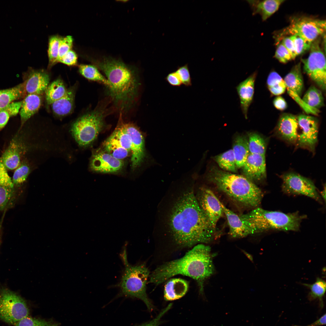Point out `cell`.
I'll return each instance as SVG.
<instances>
[{
    "mask_svg": "<svg viewBox=\"0 0 326 326\" xmlns=\"http://www.w3.org/2000/svg\"><path fill=\"white\" fill-rule=\"evenodd\" d=\"M308 57L302 59L304 71L322 90L326 89V59L318 41L312 43Z\"/></svg>",
    "mask_w": 326,
    "mask_h": 326,
    "instance_id": "obj_10",
    "label": "cell"
},
{
    "mask_svg": "<svg viewBox=\"0 0 326 326\" xmlns=\"http://www.w3.org/2000/svg\"><path fill=\"white\" fill-rule=\"evenodd\" d=\"M78 68L80 73L87 79L101 83L104 85L107 89L110 87V84L106 78L94 65L81 64Z\"/></svg>",
    "mask_w": 326,
    "mask_h": 326,
    "instance_id": "obj_30",
    "label": "cell"
},
{
    "mask_svg": "<svg viewBox=\"0 0 326 326\" xmlns=\"http://www.w3.org/2000/svg\"><path fill=\"white\" fill-rule=\"evenodd\" d=\"M287 90L288 94L299 104L306 113H311V114L315 115H317L318 114L319 112V110L311 107L300 98V96L292 91L289 90Z\"/></svg>",
    "mask_w": 326,
    "mask_h": 326,
    "instance_id": "obj_47",
    "label": "cell"
},
{
    "mask_svg": "<svg viewBox=\"0 0 326 326\" xmlns=\"http://www.w3.org/2000/svg\"><path fill=\"white\" fill-rule=\"evenodd\" d=\"M273 104L275 107L280 110H283L287 107V104L285 100L280 96L276 97L273 101Z\"/></svg>",
    "mask_w": 326,
    "mask_h": 326,
    "instance_id": "obj_52",
    "label": "cell"
},
{
    "mask_svg": "<svg viewBox=\"0 0 326 326\" xmlns=\"http://www.w3.org/2000/svg\"><path fill=\"white\" fill-rule=\"evenodd\" d=\"M286 89L300 96L304 88L301 63L295 65L284 79Z\"/></svg>",
    "mask_w": 326,
    "mask_h": 326,
    "instance_id": "obj_27",
    "label": "cell"
},
{
    "mask_svg": "<svg viewBox=\"0 0 326 326\" xmlns=\"http://www.w3.org/2000/svg\"><path fill=\"white\" fill-rule=\"evenodd\" d=\"M214 159L221 170L231 173L237 172L238 168L232 149L216 156Z\"/></svg>",
    "mask_w": 326,
    "mask_h": 326,
    "instance_id": "obj_32",
    "label": "cell"
},
{
    "mask_svg": "<svg viewBox=\"0 0 326 326\" xmlns=\"http://www.w3.org/2000/svg\"><path fill=\"white\" fill-rule=\"evenodd\" d=\"M297 119L301 130L297 140L299 145L313 151L318 141V119L314 117L305 114L299 115Z\"/></svg>",
    "mask_w": 326,
    "mask_h": 326,
    "instance_id": "obj_13",
    "label": "cell"
},
{
    "mask_svg": "<svg viewBox=\"0 0 326 326\" xmlns=\"http://www.w3.org/2000/svg\"><path fill=\"white\" fill-rule=\"evenodd\" d=\"M326 314L323 315L319 319L312 324L305 325H294V326H320L326 324Z\"/></svg>",
    "mask_w": 326,
    "mask_h": 326,
    "instance_id": "obj_53",
    "label": "cell"
},
{
    "mask_svg": "<svg viewBox=\"0 0 326 326\" xmlns=\"http://www.w3.org/2000/svg\"><path fill=\"white\" fill-rule=\"evenodd\" d=\"M229 227V234L232 238H242L254 234L251 229L242 220L239 215L227 208L220 202Z\"/></svg>",
    "mask_w": 326,
    "mask_h": 326,
    "instance_id": "obj_21",
    "label": "cell"
},
{
    "mask_svg": "<svg viewBox=\"0 0 326 326\" xmlns=\"http://www.w3.org/2000/svg\"><path fill=\"white\" fill-rule=\"evenodd\" d=\"M311 108L318 109L324 105L323 97L321 91L314 86L310 87L302 99Z\"/></svg>",
    "mask_w": 326,
    "mask_h": 326,
    "instance_id": "obj_34",
    "label": "cell"
},
{
    "mask_svg": "<svg viewBox=\"0 0 326 326\" xmlns=\"http://www.w3.org/2000/svg\"><path fill=\"white\" fill-rule=\"evenodd\" d=\"M24 145L22 140L18 137L14 138L11 141L0 158L6 169L13 170L20 165L22 157L25 150Z\"/></svg>",
    "mask_w": 326,
    "mask_h": 326,
    "instance_id": "obj_17",
    "label": "cell"
},
{
    "mask_svg": "<svg viewBox=\"0 0 326 326\" xmlns=\"http://www.w3.org/2000/svg\"><path fill=\"white\" fill-rule=\"evenodd\" d=\"M275 57L280 62L283 63H286L292 59L289 52L281 43L277 46Z\"/></svg>",
    "mask_w": 326,
    "mask_h": 326,
    "instance_id": "obj_46",
    "label": "cell"
},
{
    "mask_svg": "<svg viewBox=\"0 0 326 326\" xmlns=\"http://www.w3.org/2000/svg\"><path fill=\"white\" fill-rule=\"evenodd\" d=\"M126 250L124 248L121 255L124 268L117 285L120 295L141 300L149 311L151 312L154 307L146 292L149 271L145 264H130L128 261Z\"/></svg>",
    "mask_w": 326,
    "mask_h": 326,
    "instance_id": "obj_7",
    "label": "cell"
},
{
    "mask_svg": "<svg viewBox=\"0 0 326 326\" xmlns=\"http://www.w3.org/2000/svg\"><path fill=\"white\" fill-rule=\"evenodd\" d=\"M282 190L289 195H302L322 203L320 194L313 182L310 179L298 174L289 173L281 177Z\"/></svg>",
    "mask_w": 326,
    "mask_h": 326,
    "instance_id": "obj_11",
    "label": "cell"
},
{
    "mask_svg": "<svg viewBox=\"0 0 326 326\" xmlns=\"http://www.w3.org/2000/svg\"><path fill=\"white\" fill-rule=\"evenodd\" d=\"M175 72L180 79L182 84L187 87L192 85L191 78L187 64L179 67Z\"/></svg>",
    "mask_w": 326,
    "mask_h": 326,
    "instance_id": "obj_45",
    "label": "cell"
},
{
    "mask_svg": "<svg viewBox=\"0 0 326 326\" xmlns=\"http://www.w3.org/2000/svg\"><path fill=\"white\" fill-rule=\"evenodd\" d=\"M77 56L75 51L70 50L58 61L60 62L69 66L76 65L77 62Z\"/></svg>",
    "mask_w": 326,
    "mask_h": 326,
    "instance_id": "obj_48",
    "label": "cell"
},
{
    "mask_svg": "<svg viewBox=\"0 0 326 326\" xmlns=\"http://www.w3.org/2000/svg\"><path fill=\"white\" fill-rule=\"evenodd\" d=\"M283 0L248 1L253 11V14H259L263 21L266 20L278 9Z\"/></svg>",
    "mask_w": 326,
    "mask_h": 326,
    "instance_id": "obj_24",
    "label": "cell"
},
{
    "mask_svg": "<svg viewBox=\"0 0 326 326\" xmlns=\"http://www.w3.org/2000/svg\"><path fill=\"white\" fill-rule=\"evenodd\" d=\"M293 40L297 56L308 50L311 47L310 43L297 35H290Z\"/></svg>",
    "mask_w": 326,
    "mask_h": 326,
    "instance_id": "obj_43",
    "label": "cell"
},
{
    "mask_svg": "<svg viewBox=\"0 0 326 326\" xmlns=\"http://www.w3.org/2000/svg\"><path fill=\"white\" fill-rule=\"evenodd\" d=\"M123 124L130 137L131 165L132 168L134 169L140 165L145 157L144 137L139 130L133 124L123 122Z\"/></svg>",
    "mask_w": 326,
    "mask_h": 326,
    "instance_id": "obj_14",
    "label": "cell"
},
{
    "mask_svg": "<svg viewBox=\"0 0 326 326\" xmlns=\"http://www.w3.org/2000/svg\"><path fill=\"white\" fill-rule=\"evenodd\" d=\"M29 310L25 301L8 289L0 288V319L15 325L29 316Z\"/></svg>",
    "mask_w": 326,
    "mask_h": 326,
    "instance_id": "obj_8",
    "label": "cell"
},
{
    "mask_svg": "<svg viewBox=\"0 0 326 326\" xmlns=\"http://www.w3.org/2000/svg\"><path fill=\"white\" fill-rule=\"evenodd\" d=\"M41 94H28L22 101L19 111L21 128L25 123L38 110L41 105Z\"/></svg>",
    "mask_w": 326,
    "mask_h": 326,
    "instance_id": "obj_23",
    "label": "cell"
},
{
    "mask_svg": "<svg viewBox=\"0 0 326 326\" xmlns=\"http://www.w3.org/2000/svg\"><path fill=\"white\" fill-rule=\"evenodd\" d=\"M281 42L286 48L290 54L292 59H294L297 56L295 51L293 40L291 36L283 38Z\"/></svg>",
    "mask_w": 326,
    "mask_h": 326,
    "instance_id": "obj_50",
    "label": "cell"
},
{
    "mask_svg": "<svg viewBox=\"0 0 326 326\" xmlns=\"http://www.w3.org/2000/svg\"><path fill=\"white\" fill-rule=\"evenodd\" d=\"M243 222L252 230L254 234L270 231H297L305 215L296 211L285 213L269 211L258 207L239 215Z\"/></svg>",
    "mask_w": 326,
    "mask_h": 326,
    "instance_id": "obj_5",
    "label": "cell"
},
{
    "mask_svg": "<svg viewBox=\"0 0 326 326\" xmlns=\"http://www.w3.org/2000/svg\"><path fill=\"white\" fill-rule=\"evenodd\" d=\"M158 215L161 229L178 248L208 243L215 237L216 229L200 207L192 187L169 192Z\"/></svg>",
    "mask_w": 326,
    "mask_h": 326,
    "instance_id": "obj_1",
    "label": "cell"
},
{
    "mask_svg": "<svg viewBox=\"0 0 326 326\" xmlns=\"http://www.w3.org/2000/svg\"><path fill=\"white\" fill-rule=\"evenodd\" d=\"M120 113L118 125L108 138L130 151L131 147L130 137L123 126L122 121V113L120 112Z\"/></svg>",
    "mask_w": 326,
    "mask_h": 326,
    "instance_id": "obj_33",
    "label": "cell"
},
{
    "mask_svg": "<svg viewBox=\"0 0 326 326\" xmlns=\"http://www.w3.org/2000/svg\"><path fill=\"white\" fill-rule=\"evenodd\" d=\"M67 89L62 80L57 79L49 85L45 91L46 102L51 104L66 93Z\"/></svg>",
    "mask_w": 326,
    "mask_h": 326,
    "instance_id": "obj_31",
    "label": "cell"
},
{
    "mask_svg": "<svg viewBox=\"0 0 326 326\" xmlns=\"http://www.w3.org/2000/svg\"><path fill=\"white\" fill-rule=\"evenodd\" d=\"M73 43V39L71 36L61 37L59 46L57 62L62 57L71 50Z\"/></svg>",
    "mask_w": 326,
    "mask_h": 326,
    "instance_id": "obj_44",
    "label": "cell"
},
{
    "mask_svg": "<svg viewBox=\"0 0 326 326\" xmlns=\"http://www.w3.org/2000/svg\"><path fill=\"white\" fill-rule=\"evenodd\" d=\"M195 195L200 207L216 229L218 222L224 213L220 201L207 188L201 187Z\"/></svg>",
    "mask_w": 326,
    "mask_h": 326,
    "instance_id": "obj_12",
    "label": "cell"
},
{
    "mask_svg": "<svg viewBox=\"0 0 326 326\" xmlns=\"http://www.w3.org/2000/svg\"><path fill=\"white\" fill-rule=\"evenodd\" d=\"M257 75V72H254L236 87L241 111L246 118H247L249 108L253 100Z\"/></svg>",
    "mask_w": 326,
    "mask_h": 326,
    "instance_id": "obj_18",
    "label": "cell"
},
{
    "mask_svg": "<svg viewBox=\"0 0 326 326\" xmlns=\"http://www.w3.org/2000/svg\"><path fill=\"white\" fill-rule=\"evenodd\" d=\"M248 142L250 153L265 155L266 142L260 135L256 133H251L248 135Z\"/></svg>",
    "mask_w": 326,
    "mask_h": 326,
    "instance_id": "obj_37",
    "label": "cell"
},
{
    "mask_svg": "<svg viewBox=\"0 0 326 326\" xmlns=\"http://www.w3.org/2000/svg\"><path fill=\"white\" fill-rule=\"evenodd\" d=\"M298 124L297 117L290 113L283 114L279 119L277 131L284 139L291 142H296L298 134Z\"/></svg>",
    "mask_w": 326,
    "mask_h": 326,
    "instance_id": "obj_22",
    "label": "cell"
},
{
    "mask_svg": "<svg viewBox=\"0 0 326 326\" xmlns=\"http://www.w3.org/2000/svg\"><path fill=\"white\" fill-rule=\"evenodd\" d=\"M244 176L253 181H260L266 177L265 155L249 153L242 168Z\"/></svg>",
    "mask_w": 326,
    "mask_h": 326,
    "instance_id": "obj_16",
    "label": "cell"
},
{
    "mask_svg": "<svg viewBox=\"0 0 326 326\" xmlns=\"http://www.w3.org/2000/svg\"><path fill=\"white\" fill-rule=\"evenodd\" d=\"M61 37L59 36L55 35L50 37L49 38L48 54L49 68L57 63Z\"/></svg>",
    "mask_w": 326,
    "mask_h": 326,
    "instance_id": "obj_40",
    "label": "cell"
},
{
    "mask_svg": "<svg viewBox=\"0 0 326 326\" xmlns=\"http://www.w3.org/2000/svg\"><path fill=\"white\" fill-rule=\"evenodd\" d=\"M21 104L22 101L13 102L0 110V131L6 125L11 117L18 114Z\"/></svg>",
    "mask_w": 326,
    "mask_h": 326,
    "instance_id": "obj_38",
    "label": "cell"
},
{
    "mask_svg": "<svg viewBox=\"0 0 326 326\" xmlns=\"http://www.w3.org/2000/svg\"><path fill=\"white\" fill-rule=\"evenodd\" d=\"M1 226L0 225V245L1 242Z\"/></svg>",
    "mask_w": 326,
    "mask_h": 326,
    "instance_id": "obj_55",
    "label": "cell"
},
{
    "mask_svg": "<svg viewBox=\"0 0 326 326\" xmlns=\"http://www.w3.org/2000/svg\"><path fill=\"white\" fill-rule=\"evenodd\" d=\"M232 149L237 168H242L250 153L248 139L244 136H237L234 139Z\"/></svg>",
    "mask_w": 326,
    "mask_h": 326,
    "instance_id": "obj_28",
    "label": "cell"
},
{
    "mask_svg": "<svg viewBox=\"0 0 326 326\" xmlns=\"http://www.w3.org/2000/svg\"><path fill=\"white\" fill-rule=\"evenodd\" d=\"M30 169L27 162L25 161L21 162L13 174L12 181L14 186H19L26 181L30 173Z\"/></svg>",
    "mask_w": 326,
    "mask_h": 326,
    "instance_id": "obj_41",
    "label": "cell"
},
{
    "mask_svg": "<svg viewBox=\"0 0 326 326\" xmlns=\"http://www.w3.org/2000/svg\"><path fill=\"white\" fill-rule=\"evenodd\" d=\"M124 163L108 153L101 151L94 153L90 161V166L93 171L102 173H114L120 171Z\"/></svg>",
    "mask_w": 326,
    "mask_h": 326,
    "instance_id": "obj_15",
    "label": "cell"
},
{
    "mask_svg": "<svg viewBox=\"0 0 326 326\" xmlns=\"http://www.w3.org/2000/svg\"><path fill=\"white\" fill-rule=\"evenodd\" d=\"M111 101L109 97H107L73 123L71 132L80 146L86 147L91 144L104 128L106 117L112 112V108L108 107Z\"/></svg>",
    "mask_w": 326,
    "mask_h": 326,
    "instance_id": "obj_6",
    "label": "cell"
},
{
    "mask_svg": "<svg viewBox=\"0 0 326 326\" xmlns=\"http://www.w3.org/2000/svg\"><path fill=\"white\" fill-rule=\"evenodd\" d=\"M15 326H59V324L51 320L32 318L29 316L19 321Z\"/></svg>",
    "mask_w": 326,
    "mask_h": 326,
    "instance_id": "obj_42",
    "label": "cell"
},
{
    "mask_svg": "<svg viewBox=\"0 0 326 326\" xmlns=\"http://www.w3.org/2000/svg\"><path fill=\"white\" fill-rule=\"evenodd\" d=\"M214 271L210 248L199 244L182 257L158 267L150 274L148 283L158 285L173 276L181 274L196 280L202 293L204 281Z\"/></svg>",
    "mask_w": 326,
    "mask_h": 326,
    "instance_id": "obj_3",
    "label": "cell"
},
{
    "mask_svg": "<svg viewBox=\"0 0 326 326\" xmlns=\"http://www.w3.org/2000/svg\"><path fill=\"white\" fill-rule=\"evenodd\" d=\"M188 288V283L185 280L181 278L171 279L165 286V299L166 301L178 299L186 294Z\"/></svg>",
    "mask_w": 326,
    "mask_h": 326,
    "instance_id": "obj_25",
    "label": "cell"
},
{
    "mask_svg": "<svg viewBox=\"0 0 326 326\" xmlns=\"http://www.w3.org/2000/svg\"><path fill=\"white\" fill-rule=\"evenodd\" d=\"M31 70L24 82L26 94L41 95L49 85V75L43 70Z\"/></svg>",
    "mask_w": 326,
    "mask_h": 326,
    "instance_id": "obj_19",
    "label": "cell"
},
{
    "mask_svg": "<svg viewBox=\"0 0 326 326\" xmlns=\"http://www.w3.org/2000/svg\"><path fill=\"white\" fill-rule=\"evenodd\" d=\"M75 97L74 89H67L65 94L51 105L53 113L56 116L62 117L68 115L73 109Z\"/></svg>",
    "mask_w": 326,
    "mask_h": 326,
    "instance_id": "obj_26",
    "label": "cell"
},
{
    "mask_svg": "<svg viewBox=\"0 0 326 326\" xmlns=\"http://www.w3.org/2000/svg\"><path fill=\"white\" fill-rule=\"evenodd\" d=\"M267 84L270 91L275 95L278 96L284 93L286 89L283 79L275 72H272L269 74Z\"/></svg>",
    "mask_w": 326,
    "mask_h": 326,
    "instance_id": "obj_35",
    "label": "cell"
},
{
    "mask_svg": "<svg viewBox=\"0 0 326 326\" xmlns=\"http://www.w3.org/2000/svg\"><path fill=\"white\" fill-rule=\"evenodd\" d=\"M165 79L169 85L173 86L179 87L182 85L180 79L175 71L169 73Z\"/></svg>",
    "mask_w": 326,
    "mask_h": 326,
    "instance_id": "obj_51",
    "label": "cell"
},
{
    "mask_svg": "<svg viewBox=\"0 0 326 326\" xmlns=\"http://www.w3.org/2000/svg\"><path fill=\"white\" fill-rule=\"evenodd\" d=\"M25 94L26 93L24 82L12 88L0 90V110Z\"/></svg>",
    "mask_w": 326,
    "mask_h": 326,
    "instance_id": "obj_29",
    "label": "cell"
},
{
    "mask_svg": "<svg viewBox=\"0 0 326 326\" xmlns=\"http://www.w3.org/2000/svg\"><path fill=\"white\" fill-rule=\"evenodd\" d=\"M14 186L0 159V211L10 205L14 197Z\"/></svg>",
    "mask_w": 326,
    "mask_h": 326,
    "instance_id": "obj_20",
    "label": "cell"
},
{
    "mask_svg": "<svg viewBox=\"0 0 326 326\" xmlns=\"http://www.w3.org/2000/svg\"><path fill=\"white\" fill-rule=\"evenodd\" d=\"M172 305L171 303L169 304L166 307L162 309L156 317L152 320L136 326H158L162 323L161 318L170 309Z\"/></svg>",
    "mask_w": 326,
    "mask_h": 326,
    "instance_id": "obj_49",
    "label": "cell"
},
{
    "mask_svg": "<svg viewBox=\"0 0 326 326\" xmlns=\"http://www.w3.org/2000/svg\"><path fill=\"white\" fill-rule=\"evenodd\" d=\"M303 285L308 288L310 290L308 294L309 299L311 300L318 299L320 302L321 307L323 306V298L326 291V283L323 279L317 278L316 281L313 283H304Z\"/></svg>",
    "mask_w": 326,
    "mask_h": 326,
    "instance_id": "obj_36",
    "label": "cell"
},
{
    "mask_svg": "<svg viewBox=\"0 0 326 326\" xmlns=\"http://www.w3.org/2000/svg\"><path fill=\"white\" fill-rule=\"evenodd\" d=\"M319 193L320 194H320V195L322 199H323L324 201L325 202L326 200L325 186L324 188L323 189V190L321 191L320 193Z\"/></svg>",
    "mask_w": 326,
    "mask_h": 326,
    "instance_id": "obj_54",
    "label": "cell"
},
{
    "mask_svg": "<svg viewBox=\"0 0 326 326\" xmlns=\"http://www.w3.org/2000/svg\"><path fill=\"white\" fill-rule=\"evenodd\" d=\"M92 61L110 83L107 94L116 107L122 113L129 110L135 104L140 85L137 69L111 57Z\"/></svg>",
    "mask_w": 326,
    "mask_h": 326,
    "instance_id": "obj_2",
    "label": "cell"
},
{
    "mask_svg": "<svg viewBox=\"0 0 326 326\" xmlns=\"http://www.w3.org/2000/svg\"><path fill=\"white\" fill-rule=\"evenodd\" d=\"M104 146L105 152L120 160H122L128 156L129 151L108 138L104 142Z\"/></svg>",
    "mask_w": 326,
    "mask_h": 326,
    "instance_id": "obj_39",
    "label": "cell"
},
{
    "mask_svg": "<svg viewBox=\"0 0 326 326\" xmlns=\"http://www.w3.org/2000/svg\"><path fill=\"white\" fill-rule=\"evenodd\" d=\"M207 177L218 189L242 206L254 209L258 207L261 203L263 192L254 182L243 175L213 167Z\"/></svg>",
    "mask_w": 326,
    "mask_h": 326,
    "instance_id": "obj_4",
    "label": "cell"
},
{
    "mask_svg": "<svg viewBox=\"0 0 326 326\" xmlns=\"http://www.w3.org/2000/svg\"><path fill=\"white\" fill-rule=\"evenodd\" d=\"M325 29L324 20L308 17H295L291 19L289 26L279 34L277 40H280L284 35H296L312 43L324 33Z\"/></svg>",
    "mask_w": 326,
    "mask_h": 326,
    "instance_id": "obj_9",
    "label": "cell"
}]
</instances>
